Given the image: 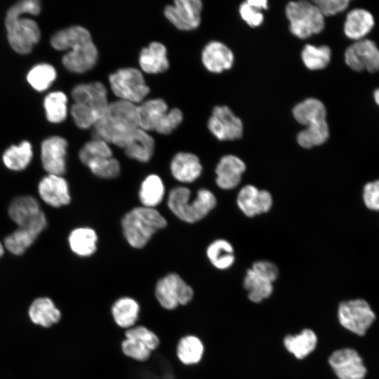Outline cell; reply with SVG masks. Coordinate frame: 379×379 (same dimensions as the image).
<instances>
[{"label":"cell","mask_w":379,"mask_h":379,"mask_svg":"<svg viewBox=\"0 0 379 379\" xmlns=\"http://www.w3.org/2000/svg\"><path fill=\"white\" fill-rule=\"evenodd\" d=\"M52 46L57 50L71 49L62 58V64L69 71L84 73L96 64L97 48L90 32L81 26H72L55 33L51 39Z\"/></svg>","instance_id":"obj_1"},{"label":"cell","mask_w":379,"mask_h":379,"mask_svg":"<svg viewBox=\"0 0 379 379\" xmlns=\"http://www.w3.org/2000/svg\"><path fill=\"white\" fill-rule=\"evenodd\" d=\"M138 128L137 106L119 100L109 104L104 116L93 126V137L123 149Z\"/></svg>","instance_id":"obj_2"},{"label":"cell","mask_w":379,"mask_h":379,"mask_svg":"<svg viewBox=\"0 0 379 379\" xmlns=\"http://www.w3.org/2000/svg\"><path fill=\"white\" fill-rule=\"evenodd\" d=\"M40 12V4L36 0H24L16 3L8 11L6 27L8 41L18 53H29L40 38L39 28L35 21L21 18L29 13L37 15Z\"/></svg>","instance_id":"obj_3"},{"label":"cell","mask_w":379,"mask_h":379,"mask_svg":"<svg viewBox=\"0 0 379 379\" xmlns=\"http://www.w3.org/2000/svg\"><path fill=\"white\" fill-rule=\"evenodd\" d=\"M121 226L128 244L133 248L141 249L154 234L167 226V221L157 208L139 206L123 216Z\"/></svg>","instance_id":"obj_4"},{"label":"cell","mask_w":379,"mask_h":379,"mask_svg":"<svg viewBox=\"0 0 379 379\" xmlns=\"http://www.w3.org/2000/svg\"><path fill=\"white\" fill-rule=\"evenodd\" d=\"M216 204V198L210 190L201 188L192 199V192L185 186L171 189L167 199V206L171 212L187 223L202 220L215 207Z\"/></svg>","instance_id":"obj_5"},{"label":"cell","mask_w":379,"mask_h":379,"mask_svg":"<svg viewBox=\"0 0 379 379\" xmlns=\"http://www.w3.org/2000/svg\"><path fill=\"white\" fill-rule=\"evenodd\" d=\"M286 15L290 22L291 32L300 39L320 33L325 27L324 16L313 2H288L286 6Z\"/></svg>","instance_id":"obj_6"},{"label":"cell","mask_w":379,"mask_h":379,"mask_svg":"<svg viewBox=\"0 0 379 379\" xmlns=\"http://www.w3.org/2000/svg\"><path fill=\"white\" fill-rule=\"evenodd\" d=\"M154 295L158 305L166 311L190 304L194 295L192 287L177 273L171 272L157 280Z\"/></svg>","instance_id":"obj_7"},{"label":"cell","mask_w":379,"mask_h":379,"mask_svg":"<svg viewBox=\"0 0 379 379\" xmlns=\"http://www.w3.org/2000/svg\"><path fill=\"white\" fill-rule=\"evenodd\" d=\"M337 317L344 328L359 336L364 335L376 319L371 305L363 298L341 302Z\"/></svg>","instance_id":"obj_8"},{"label":"cell","mask_w":379,"mask_h":379,"mask_svg":"<svg viewBox=\"0 0 379 379\" xmlns=\"http://www.w3.org/2000/svg\"><path fill=\"white\" fill-rule=\"evenodd\" d=\"M109 82L119 100L133 104L140 102L150 91L141 72L133 67L121 68L112 73Z\"/></svg>","instance_id":"obj_9"},{"label":"cell","mask_w":379,"mask_h":379,"mask_svg":"<svg viewBox=\"0 0 379 379\" xmlns=\"http://www.w3.org/2000/svg\"><path fill=\"white\" fill-rule=\"evenodd\" d=\"M11 218L18 227L34 230L41 233L46 226V218L38 201L33 197H18L8 208Z\"/></svg>","instance_id":"obj_10"},{"label":"cell","mask_w":379,"mask_h":379,"mask_svg":"<svg viewBox=\"0 0 379 379\" xmlns=\"http://www.w3.org/2000/svg\"><path fill=\"white\" fill-rule=\"evenodd\" d=\"M344 60L353 71L379 72V48L371 39L366 38L354 41L346 48Z\"/></svg>","instance_id":"obj_11"},{"label":"cell","mask_w":379,"mask_h":379,"mask_svg":"<svg viewBox=\"0 0 379 379\" xmlns=\"http://www.w3.org/2000/svg\"><path fill=\"white\" fill-rule=\"evenodd\" d=\"M328 364L338 379H364L367 368L359 352L351 347L333 352L328 359Z\"/></svg>","instance_id":"obj_12"},{"label":"cell","mask_w":379,"mask_h":379,"mask_svg":"<svg viewBox=\"0 0 379 379\" xmlns=\"http://www.w3.org/2000/svg\"><path fill=\"white\" fill-rule=\"evenodd\" d=\"M202 2L200 0H176L164 8V15L176 28L190 31L201 22Z\"/></svg>","instance_id":"obj_13"},{"label":"cell","mask_w":379,"mask_h":379,"mask_svg":"<svg viewBox=\"0 0 379 379\" xmlns=\"http://www.w3.org/2000/svg\"><path fill=\"white\" fill-rule=\"evenodd\" d=\"M208 128L220 140H234L241 137L243 124L227 106H216L208 121Z\"/></svg>","instance_id":"obj_14"},{"label":"cell","mask_w":379,"mask_h":379,"mask_svg":"<svg viewBox=\"0 0 379 379\" xmlns=\"http://www.w3.org/2000/svg\"><path fill=\"white\" fill-rule=\"evenodd\" d=\"M272 203V197L268 191L259 190L251 185L244 186L237 198L238 207L248 217L268 212Z\"/></svg>","instance_id":"obj_15"},{"label":"cell","mask_w":379,"mask_h":379,"mask_svg":"<svg viewBox=\"0 0 379 379\" xmlns=\"http://www.w3.org/2000/svg\"><path fill=\"white\" fill-rule=\"evenodd\" d=\"M72 97L75 102L89 106L99 119L104 116L109 104L107 89L98 81L76 86L72 91Z\"/></svg>","instance_id":"obj_16"},{"label":"cell","mask_w":379,"mask_h":379,"mask_svg":"<svg viewBox=\"0 0 379 379\" xmlns=\"http://www.w3.org/2000/svg\"><path fill=\"white\" fill-rule=\"evenodd\" d=\"M67 142L59 136L46 139L41 145V161L48 174L62 175L66 171Z\"/></svg>","instance_id":"obj_17"},{"label":"cell","mask_w":379,"mask_h":379,"mask_svg":"<svg viewBox=\"0 0 379 379\" xmlns=\"http://www.w3.org/2000/svg\"><path fill=\"white\" fill-rule=\"evenodd\" d=\"M38 191L41 199L53 207L58 208L70 203L69 185L62 175L48 174L39 182Z\"/></svg>","instance_id":"obj_18"},{"label":"cell","mask_w":379,"mask_h":379,"mask_svg":"<svg viewBox=\"0 0 379 379\" xmlns=\"http://www.w3.org/2000/svg\"><path fill=\"white\" fill-rule=\"evenodd\" d=\"M202 165L199 157L190 152L175 154L170 163V172L173 178L182 184L192 183L201 175Z\"/></svg>","instance_id":"obj_19"},{"label":"cell","mask_w":379,"mask_h":379,"mask_svg":"<svg viewBox=\"0 0 379 379\" xmlns=\"http://www.w3.org/2000/svg\"><path fill=\"white\" fill-rule=\"evenodd\" d=\"M140 313L139 301L129 295L117 298L110 307V314L114 324L124 331L138 324Z\"/></svg>","instance_id":"obj_20"},{"label":"cell","mask_w":379,"mask_h":379,"mask_svg":"<svg viewBox=\"0 0 379 379\" xmlns=\"http://www.w3.org/2000/svg\"><path fill=\"white\" fill-rule=\"evenodd\" d=\"M245 163L234 155H225L215 167V182L222 190H232L238 186L246 171Z\"/></svg>","instance_id":"obj_21"},{"label":"cell","mask_w":379,"mask_h":379,"mask_svg":"<svg viewBox=\"0 0 379 379\" xmlns=\"http://www.w3.org/2000/svg\"><path fill=\"white\" fill-rule=\"evenodd\" d=\"M375 24L374 16L369 11L357 8L350 11L346 15L343 32L347 38L356 41L366 39Z\"/></svg>","instance_id":"obj_22"},{"label":"cell","mask_w":379,"mask_h":379,"mask_svg":"<svg viewBox=\"0 0 379 379\" xmlns=\"http://www.w3.org/2000/svg\"><path fill=\"white\" fill-rule=\"evenodd\" d=\"M204 66L211 72L220 73L232 67L234 55L232 51L220 41H211L205 46L201 53Z\"/></svg>","instance_id":"obj_23"},{"label":"cell","mask_w":379,"mask_h":379,"mask_svg":"<svg viewBox=\"0 0 379 379\" xmlns=\"http://www.w3.org/2000/svg\"><path fill=\"white\" fill-rule=\"evenodd\" d=\"M154 140L147 131L138 128L127 139L124 149L126 155L141 163H147L154 152Z\"/></svg>","instance_id":"obj_24"},{"label":"cell","mask_w":379,"mask_h":379,"mask_svg":"<svg viewBox=\"0 0 379 379\" xmlns=\"http://www.w3.org/2000/svg\"><path fill=\"white\" fill-rule=\"evenodd\" d=\"M140 68L147 74H158L166 71L169 67L167 51L161 43L154 41L143 48L139 55Z\"/></svg>","instance_id":"obj_25"},{"label":"cell","mask_w":379,"mask_h":379,"mask_svg":"<svg viewBox=\"0 0 379 379\" xmlns=\"http://www.w3.org/2000/svg\"><path fill=\"white\" fill-rule=\"evenodd\" d=\"M204 352L205 347L202 340L191 333L182 336L175 348L177 360L186 366H194L201 362Z\"/></svg>","instance_id":"obj_26"},{"label":"cell","mask_w":379,"mask_h":379,"mask_svg":"<svg viewBox=\"0 0 379 379\" xmlns=\"http://www.w3.org/2000/svg\"><path fill=\"white\" fill-rule=\"evenodd\" d=\"M168 112V105L160 98L151 99L137 107L139 128L154 131Z\"/></svg>","instance_id":"obj_27"},{"label":"cell","mask_w":379,"mask_h":379,"mask_svg":"<svg viewBox=\"0 0 379 379\" xmlns=\"http://www.w3.org/2000/svg\"><path fill=\"white\" fill-rule=\"evenodd\" d=\"M98 237L96 231L90 227H79L71 231L68 243L72 251L82 258L93 255L98 248Z\"/></svg>","instance_id":"obj_28"},{"label":"cell","mask_w":379,"mask_h":379,"mask_svg":"<svg viewBox=\"0 0 379 379\" xmlns=\"http://www.w3.org/2000/svg\"><path fill=\"white\" fill-rule=\"evenodd\" d=\"M318 343L316 333L304 328L299 333L286 335L283 344L285 349L298 359H303L314 351Z\"/></svg>","instance_id":"obj_29"},{"label":"cell","mask_w":379,"mask_h":379,"mask_svg":"<svg viewBox=\"0 0 379 379\" xmlns=\"http://www.w3.org/2000/svg\"><path fill=\"white\" fill-rule=\"evenodd\" d=\"M31 321L41 326L48 328L58 324L62 317L60 310L49 298H39L34 300L29 308Z\"/></svg>","instance_id":"obj_30"},{"label":"cell","mask_w":379,"mask_h":379,"mask_svg":"<svg viewBox=\"0 0 379 379\" xmlns=\"http://www.w3.org/2000/svg\"><path fill=\"white\" fill-rule=\"evenodd\" d=\"M166 188L161 178L154 173L147 175L138 190L141 206L156 208L164 200Z\"/></svg>","instance_id":"obj_31"},{"label":"cell","mask_w":379,"mask_h":379,"mask_svg":"<svg viewBox=\"0 0 379 379\" xmlns=\"http://www.w3.org/2000/svg\"><path fill=\"white\" fill-rule=\"evenodd\" d=\"M293 115L299 124L307 126L326 120V109L321 100L311 98L297 104Z\"/></svg>","instance_id":"obj_32"},{"label":"cell","mask_w":379,"mask_h":379,"mask_svg":"<svg viewBox=\"0 0 379 379\" xmlns=\"http://www.w3.org/2000/svg\"><path fill=\"white\" fill-rule=\"evenodd\" d=\"M206 253L209 262L218 270L229 269L235 260L233 246L229 241L222 239L211 242Z\"/></svg>","instance_id":"obj_33"},{"label":"cell","mask_w":379,"mask_h":379,"mask_svg":"<svg viewBox=\"0 0 379 379\" xmlns=\"http://www.w3.org/2000/svg\"><path fill=\"white\" fill-rule=\"evenodd\" d=\"M243 286L248 292V299L255 303L261 302L270 298L274 289L273 283L258 275L251 268L246 271Z\"/></svg>","instance_id":"obj_34"},{"label":"cell","mask_w":379,"mask_h":379,"mask_svg":"<svg viewBox=\"0 0 379 379\" xmlns=\"http://www.w3.org/2000/svg\"><path fill=\"white\" fill-rule=\"evenodd\" d=\"M32 145L28 141H23L19 145H12L3 155L5 166L13 171L25 169L32 158Z\"/></svg>","instance_id":"obj_35"},{"label":"cell","mask_w":379,"mask_h":379,"mask_svg":"<svg viewBox=\"0 0 379 379\" xmlns=\"http://www.w3.org/2000/svg\"><path fill=\"white\" fill-rule=\"evenodd\" d=\"M330 133L327 121L310 124L297 135L298 143L303 148L319 146L328 139Z\"/></svg>","instance_id":"obj_36"},{"label":"cell","mask_w":379,"mask_h":379,"mask_svg":"<svg viewBox=\"0 0 379 379\" xmlns=\"http://www.w3.org/2000/svg\"><path fill=\"white\" fill-rule=\"evenodd\" d=\"M301 58L305 67L311 70L325 68L331 59V50L326 45L315 46L307 44L302 49Z\"/></svg>","instance_id":"obj_37"},{"label":"cell","mask_w":379,"mask_h":379,"mask_svg":"<svg viewBox=\"0 0 379 379\" xmlns=\"http://www.w3.org/2000/svg\"><path fill=\"white\" fill-rule=\"evenodd\" d=\"M39 234L36 232L18 228L4 239L6 249L14 255L22 254L36 240Z\"/></svg>","instance_id":"obj_38"},{"label":"cell","mask_w":379,"mask_h":379,"mask_svg":"<svg viewBox=\"0 0 379 379\" xmlns=\"http://www.w3.org/2000/svg\"><path fill=\"white\" fill-rule=\"evenodd\" d=\"M67 98L61 91L49 93L44 100V107L48 120L53 123L62 121L67 116Z\"/></svg>","instance_id":"obj_39"},{"label":"cell","mask_w":379,"mask_h":379,"mask_svg":"<svg viewBox=\"0 0 379 379\" xmlns=\"http://www.w3.org/2000/svg\"><path fill=\"white\" fill-rule=\"evenodd\" d=\"M120 348L125 357L138 363L147 361L153 353L144 342L133 337L124 338Z\"/></svg>","instance_id":"obj_40"},{"label":"cell","mask_w":379,"mask_h":379,"mask_svg":"<svg viewBox=\"0 0 379 379\" xmlns=\"http://www.w3.org/2000/svg\"><path fill=\"white\" fill-rule=\"evenodd\" d=\"M111 157L113 153L109 145L94 138L85 143L79 152V160L85 166L94 160Z\"/></svg>","instance_id":"obj_41"},{"label":"cell","mask_w":379,"mask_h":379,"mask_svg":"<svg viewBox=\"0 0 379 379\" xmlns=\"http://www.w3.org/2000/svg\"><path fill=\"white\" fill-rule=\"evenodd\" d=\"M56 71L48 64H40L34 67L27 74V81L36 91H44L55 79Z\"/></svg>","instance_id":"obj_42"},{"label":"cell","mask_w":379,"mask_h":379,"mask_svg":"<svg viewBox=\"0 0 379 379\" xmlns=\"http://www.w3.org/2000/svg\"><path fill=\"white\" fill-rule=\"evenodd\" d=\"M86 166L95 176L102 179H114L121 173L120 163L113 157L94 160Z\"/></svg>","instance_id":"obj_43"},{"label":"cell","mask_w":379,"mask_h":379,"mask_svg":"<svg viewBox=\"0 0 379 379\" xmlns=\"http://www.w3.org/2000/svg\"><path fill=\"white\" fill-rule=\"evenodd\" d=\"M75 124L81 129L93 127L99 120L93 110L88 105L75 102L70 110Z\"/></svg>","instance_id":"obj_44"},{"label":"cell","mask_w":379,"mask_h":379,"mask_svg":"<svg viewBox=\"0 0 379 379\" xmlns=\"http://www.w3.org/2000/svg\"><path fill=\"white\" fill-rule=\"evenodd\" d=\"M124 335V338L133 337L142 340L153 352L159 349L161 344L160 338L157 334L142 324H136L125 330Z\"/></svg>","instance_id":"obj_45"},{"label":"cell","mask_w":379,"mask_h":379,"mask_svg":"<svg viewBox=\"0 0 379 379\" xmlns=\"http://www.w3.org/2000/svg\"><path fill=\"white\" fill-rule=\"evenodd\" d=\"M182 119V112L178 108H173L168 111L155 131L162 135H168L181 124Z\"/></svg>","instance_id":"obj_46"},{"label":"cell","mask_w":379,"mask_h":379,"mask_svg":"<svg viewBox=\"0 0 379 379\" xmlns=\"http://www.w3.org/2000/svg\"><path fill=\"white\" fill-rule=\"evenodd\" d=\"M362 199L367 208L379 211V179L366 183L363 187Z\"/></svg>","instance_id":"obj_47"},{"label":"cell","mask_w":379,"mask_h":379,"mask_svg":"<svg viewBox=\"0 0 379 379\" xmlns=\"http://www.w3.org/2000/svg\"><path fill=\"white\" fill-rule=\"evenodd\" d=\"M325 16L335 15L345 11L350 6V0H317L312 1Z\"/></svg>","instance_id":"obj_48"},{"label":"cell","mask_w":379,"mask_h":379,"mask_svg":"<svg viewBox=\"0 0 379 379\" xmlns=\"http://www.w3.org/2000/svg\"><path fill=\"white\" fill-rule=\"evenodd\" d=\"M251 270L262 278L273 283L279 276L277 267L272 262L267 260H258L255 262Z\"/></svg>","instance_id":"obj_49"},{"label":"cell","mask_w":379,"mask_h":379,"mask_svg":"<svg viewBox=\"0 0 379 379\" xmlns=\"http://www.w3.org/2000/svg\"><path fill=\"white\" fill-rule=\"evenodd\" d=\"M239 14L241 18L252 27L260 26L264 20L263 14L255 9L247 1L243 2L239 6Z\"/></svg>","instance_id":"obj_50"},{"label":"cell","mask_w":379,"mask_h":379,"mask_svg":"<svg viewBox=\"0 0 379 379\" xmlns=\"http://www.w3.org/2000/svg\"><path fill=\"white\" fill-rule=\"evenodd\" d=\"M248 4L255 9L261 11L267 8V1L266 0H248L246 1Z\"/></svg>","instance_id":"obj_51"},{"label":"cell","mask_w":379,"mask_h":379,"mask_svg":"<svg viewBox=\"0 0 379 379\" xmlns=\"http://www.w3.org/2000/svg\"><path fill=\"white\" fill-rule=\"evenodd\" d=\"M373 98L375 104L379 106V88L374 90L373 93Z\"/></svg>","instance_id":"obj_52"},{"label":"cell","mask_w":379,"mask_h":379,"mask_svg":"<svg viewBox=\"0 0 379 379\" xmlns=\"http://www.w3.org/2000/svg\"><path fill=\"white\" fill-rule=\"evenodd\" d=\"M4 251V246H3V244H1V242L0 241V258H1V256L3 255Z\"/></svg>","instance_id":"obj_53"}]
</instances>
